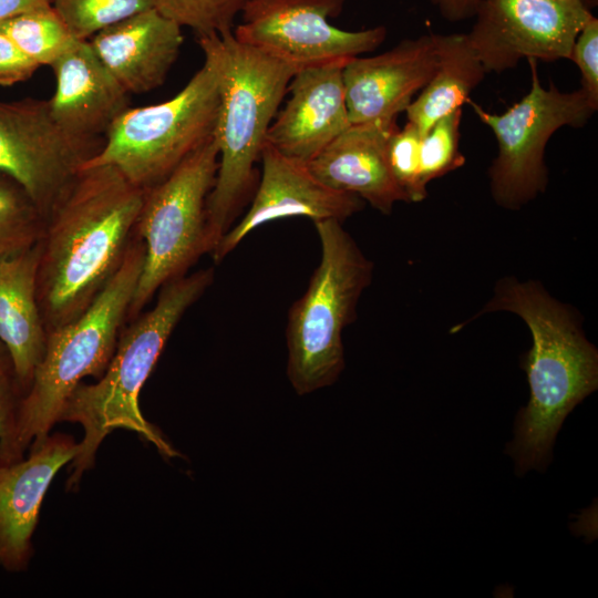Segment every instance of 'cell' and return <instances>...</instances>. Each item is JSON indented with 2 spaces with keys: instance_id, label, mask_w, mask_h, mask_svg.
<instances>
[{
  "instance_id": "6da1fadb",
  "label": "cell",
  "mask_w": 598,
  "mask_h": 598,
  "mask_svg": "<svg viewBox=\"0 0 598 598\" xmlns=\"http://www.w3.org/2000/svg\"><path fill=\"white\" fill-rule=\"evenodd\" d=\"M145 189L111 165L82 168L45 218L38 302L47 332L78 318L118 269Z\"/></svg>"
},
{
  "instance_id": "7a4b0ae2",
  "label": "cell",
  "mask_w": 598,
  "mask_h": 598,
  "mask_svg": "<svg viewBox=\"0 0 598 598\" xmlns=\"http://www.w3.org/2000/svg\"><path fill=\"white\" fill-rule=\"evenodd\" d=\"M519 316L532 333L533 346L522 358L530 390L528 404L515 421L514 440L506 452L518 475L544 471L570 411L598 386V353L586 339L576 316L540 283L499 280L494 296L475 316L492 311Z\"/></svg>"
},
{
  "instance_id": "3957f363",
  "label": "cell",
  "mask_w": 598,
  "mask_h": 598,
  "mask_svg": "<svg viewBox=\"0 0 598 598\" xmlns=\"http://www.w3.org/2000/svg\"><path fill=\"white\" fill-rule=\"evenodd\" d=\"M215 71L219 109L214 138L218 169L206 202L210 254L254 195L255 163L296 70L239 42L233 31L197 37Z\"/></svg>"
},
{
  "instance_id": "277c9868",
  "label": "cell",
  "mask_w": 598,
  "mask_h": 598,
  "mask_svg": "<svg viewBox=\"0 0 598 598\" xmlns=\"http://www.w3.org/2000/svg\"><path fill=\"white\" fill-rule=\"evenodd\" d=\"M213 279L214 270L208 268L165 283L155 306L118 337L102 377L92 384L80 383L70 395L59 422L79 423L84 433L71 461L69 488L76 486L84 472L93 466L99 446L116 429L136 432L165 457L181 456L145 420L138 398L178 321Z\"/></svg>"
},
{
  "instance_id": "5b68a950",
  "label": "cell",
  "mask_w": 598,
  "mask_h": 598,
  "mask_svg": "<svg viewBox=\"0 0 598 598\" xmlns=\"http://www.w3.org/2000/svg\"><path fill=\"white\" fill-rule=\"evenodd\" d=\"M144 255V244L136 235L118 269L90 306L74 320L47 332L44 353L21 401L14 429L0 443V465L22 460L27 450L49 435L82 379L102 377L128 316Z\"/></svg>"
},
{
  "instance_id": "8992f818",
  "label": "cell",
  "mask_w": 598,
  "mask_h": 598,
  "mask_svg": "<svg viewBox=\"0 0 598 598\" xmlns=\"http://www.w3.org/2000/svg\"><path fill=\"white\" fill-rule=\"evenodd\" d=\"M321 259L289 309L288 378L300 395L332 384L344 368L343 329L355 319L373 264L336 219L313 221Z\"/></svg>"
},
{
  "instance_id": "52a82bcc",
  "label": "cell",
  "mask_w": 598,
  "mask_h": 598,
  "mask_svg": "<svg viewBox=\"0 0 598 598\" xmlns=\"http://www.w3.org/2000/svg\"><path fill=\"white\" fill-rule=\"evenodd\" d=\"M219 109L215 71L204 61L183 90L158 104L126 109L82 168L111 165L148 189L214 135Z\"/></svg>"
},
{
  "instance_id": "ba28073f",
  "label": "cell",
  "mask_w": 598,
  "mask_h": 598,
  "mask_svg": "<svg viewBox=\"0 0 598 598\" xmlns=\"http://www.w3.org/2000/svg\"><path fill=\"white\" fill-rule=\"evenodd\" d=\"M214 135L162 182L145 190L135 234L144 244V264L128 309L137 315L165 283L186 275L210 252L206 202L218 169Z\"/></svg>"
},
{
  "instance_id": "9c48e42d",
  "label": "cell",
  "mask_w": 598,
  "mask_h": 598,
  "mask_svg": "<svg viewBox=\"0 0 598 598\" xmlns=\"http://www.w3.org/2000/svg\"><path fill=\"white\" fill-rule=\"evenodd\" d=\"M530 89L502 114L487 112L467 100L478 120L493 132L497 155L489 169L491 193L506 209H519L545 192L548 172L547 143L564 126L582 127L597 111L579 87L565 92L554 83L545 87L535 59H527Z\"/></svg>"
},
{
  "instance_id": "30bf717a",
  "label": "cell",
  "mask_w": 598,
  "mask_h": 598,
  "mask_svg": "<svg viewBox=\"0 0 598 598\" xmlns=\"http://www.w3.org/2000/svg\"><path fill=\"white\" fill-rule=\"evenodd\" d=\"M346 0H250L233 31L241 43L293 68L296 72L349 60L380 47L382 25L348 31L331 25Z\"/></svg>"
},
{
  "instance_id": "8fae6325",
  "label": "cell",
  "mask_w": 598,
  "mask_h": 598,
  "mask_svg": "<svg viewBox=\"0 0 598 598\" xmlns=\"http://www.w3.org/2000/svg\"><path fill=\"white\" fill-rule=\"evenodd\" d=\"M102 144L65 132L48 100L0 101V173L24 189L44 219Z\"/></svg>"
},
{
  "instance_id": "7c38bea8",
  "label": "cell",
  "mask_w": 598,
  "mask_h": 598,
  "mask_svg": "<svg viewBox=\"0 0 598 598\" xmlns=\"http://www.w3.org/2000/svg\"><path fill=\"white\" fill-rule=\"evenodd\" d=\"M592 16L582 0H482L467 37L486 72L501 74L523 59L569 60Z\"/></svg>"
},
{
  "instance_id": "4fadbf2b",
  "label": "cell",
  "mask_w": 598,
  "mask_h": 598,
  "mask_svg": "<svg viewBox=\"0 0 598 598\" xmlns=\"http://www.w3.org/2000/svg\"><path fill=\"white\" fill-rule=\"evenodd\" d=\"M261 178L243 219L219 240L212 255L216 264L231 252L258 227L282 218L303 216L313 221L343 223L360 212L364 202L354 194L333 189L318 178L307 164L289 158L265 143L260 155Z\"/></svg>"
},
{
  "instance_id": "5bb4252c",
  "label": "cell",
  "mask_w": 598,
  "mask_h": 598,
  "mask_svg": "<svg viewBox=\"0 0 598 598\" xmlns=\"http://www.w3.org/2000/svg\"><path fill=\"white\" fill-rule=\"evenodd\" d=\"M436 65L433 33L404 39L378 55L349 60L342 78L351 124L395 121L427 84Z\"/></svg>"
},
{
  "instance_id": "9a60e30c",
  "label": "cell",
  "mask_w": 598,
  "mask_h": 598,
  "mask_svg": "<svg viewBox=\"0 0 598 598\" xmlns=\"http://www.w3.org/2000/svg\"><path fill=\"white\" fill-rule=\"evenodd\" d=\"M344 64L295 73L288 85L290 97L269 126L266 144L307 164L351 125L342 78Z\"/></svg>"
},
{
  "instance_id": "2e32d148",
  "label": "cell",
  "mask_w": 598,
  "mask_h": 598,
  "mask_svg": "<svg viewBox=\"0 0 598 598\" xmlns=\"http://www.w3.org/2000/svg\"><path fill=\"white\" fill-rule=\"evenodd\" d=\"M79 442L48 435L28 457L0 465V566L23 570L32 556V536L42 502L58 472L75 457Z\"/></svg>"
},
{
  "instance_id": "e0dca14e",
  "label": "cell",
  "mask_w": 598,
  "mask_h": 598,
  "mask_svg": "<svg viewBox=\"0 0 598 598\" xmlns=\"http://www.w3.org/2000/svg\"><path fill=\"white\" fill-rule=\"evenodd\" d=\"M396 122L351 124L307 167L324 185L354 194L382 214L399 202L409 203L388 162V141Z\"/></svg>"
},
{
  "instance_id": "ac0fdd59",
  "label": "cell",
  "mask_w": 598,
  "mask_h": 598,
  "mask_svg": "<svg viewBox=\"0 0 598 598\" xmlns=\"http://www.w3.org/2000/svg\"><path fill=\"white\" fill-rule=\"evenodd\" d=\"M183 40L182 27L152 8L100 30L87 42L128 94H143L164 83Z\"/></svg>"
},
{
  "instance_id": "d6986e66",
  "label": "cell",
  "mask_w": 598,
  "mask_h": 598,
  "mask_svg": "<svg viewBox=\"0 0 598 598\" xmlns=\"http://www.w3.org/2000/svg\"><path fill=\"white\" fill-rule=\"evenodd\" d=\"M55 90L49 102L55 122L69 134L96 140L128 109V93L79 40L51 65Z\"/></svg>"
},
{
  "instance_id": "ffe728a7",
  "label": "cell",
  "mask_w": 598,
  "mask_h": 598,
  "mask_svg": "<svg viewBox=\"0 0 598 598\" xmlns=\"http://www.w3.org/2000/svg\"><path fill=\"white\" fill-rule=\"evenodd\" d=\"M39 260L40 241L0 259V341L25 393L47 342L37 291Z\"/></svg>"
},
{
  "instance_id": "44dd1931",
  "label": "cell",
  "mask_w": 598,
  "mask_h": 598,
  "mask_svg": "<svg viewBox=\"0 0 598 598\" xmlns=\"http://www.w3.org/2000/svg\"><path fill=\"white\" fill-rule=\"evenodd\" d=\"M437 65L427 84L405 109L408 122L423 136L442 116L462 109L487 74L467 33L435 34Z\"/></svg>"
},
{
  "instance_id": "7402d4cb",
  "label": "cell",
  "mask_w": 598,
  "mask_h": 598,
  "mask_svg": "<svg viewBox=\"0 0 598 598\" xmlns=\"http://www.w3.org/2000/svg\"><path fill=\"white\" fill-rule=\"evenodd\" d=\"M0 30L39 66H51L79 41L52 4L18 14Z\"/></svg>"
},
{
  "instance_id": "603a6c76",
  "label": "cell",
  "mask_w": 598,
  "mask_h": 598,
  "mask_svg": "<svg viewBox=\"0 0 598 598\" xmlns=\"http://www.w3.org/2000/svg\"><path fill=\"white\" fill-rule=\"evenodd\" d=\"M44 225V217L24 189L0 173V259L38 244Z\"/></svg>"
},
{
  "instance_id": "cb8c5ba5",
  "label": "cell",
  "mask_w": 598,
  "mask_h": 598,
  "mask_svg": "<svg viewBox=\"0 0 598 598\" xmlns=\"http://www.w3.org/2000/svg\"><path fill=\"white\" fill-rule=\"evenodd\" d=\"M52 7L79 40L155 7V0H52Z\"/></svg>"
},
{
  "instance_id": "d4e9b609",
  "label": "cell",
  "mask_w": 598,
  "mask_h": 598,
  "mask_svg": "<svg viewBox=\"0 0 598 598\" xmlns=\"http://www.w3.org/2000/svg\"><path fill=\"white\" fill-rule=\"evenodd\" d=\"M463 109L439 118L431 128L421 136L420 163L421 182L424 187L431 181L442 177L465 164L460 152V126Z\"/></svg>"
},
{
  "instance_id": "484cf974",
  "label": "cell",
  "mask_w": 598,
  "mask_h": 598,
  "mask_svg": "<svg viewBox=\"0 0 598 598\" xmlns=\"http://www.w3.org/2000/svg\"><path fill=\"white\" fill-rule=\"evenodd\" d=\"M250 0H155L164 17L195 31L197 37L233 31L238 13Z\"/></svg>"
},
{
  "instance_id": "4316f807",
  "label": "cell",
  "mask_w": 598,
  "mask_h": 598,
  "mask_svg": "<svg viewBox=\"0 0 598 598\" xmlns=\"http://www.w3.org/2000/svg\"><path fill=\"white\" fill-rule=\"evenodd\" d=\"M420 142L417 128L408 121L388 141L386 155L391 173L409 203L422 202L427 196V189L421 182Z\"/></svg>"
},
{
  "instance_id": "83f0119b",
  "label": "cell",
  "mask_w": 598,
  "mask_h": 598,
  "mask_svg": "<svg viewBox=\"0 0 598 598\" xmlns=\"http://www.w3.org/2000/svg\"><path fill=\"white\" fill-rule=\"evenodd\" d=\"M580 72V89L598 110V19L592 16L578 33L570 52Z\"/></svg>"
},
{
  "instance_id": "f1b7e54d",
  "label": "cell",
  "mask_w": 598,
  "mask_h": 598,
  "mask_svg": "<svg viewBox=\"0 0 598 598\" xmlns=\"http://www.w3.org/2000/svg\"><path fill=\"white\" fill-rule=\"evenodd\" d=\"M24 394L10 354L0 341V443L12 433Z\"/></svg>"
},
{
  "instance_id": "f546056e",
  "label": "cell",
  "mask_w": 598,
  "mask_h": 598,
  "mask_svg": "<svg viewBox=\"0 0 598 598\" xmlns=\"http://www.w3.org/2000/svg\"><path fill=\"white\" fill-rule=\"evenodd\" d=\"M39 65L0 30V86H12L30 79Z\"/></svg>"
},
{
  "instance_id": "4dcf8cb0",
  "label": "cell",
  "mask_w": 598,
  "mask_h": 598,
  "mask_svg": "<svg viewBox=\"0 0 598 598\" xmlns=\"http://www.w3.org/2000/svg\"><path fill=\"white\" fill-rule=\"evenodd\" d=\"M482 0H430L440 14L450 22L474 18Z\"/></svg>"
},
{
  "instance_id": "1f68e13d",
  "label": "cell",
  "mask_w": 598,
  "mask_h": 598,
  "mask_svg": "<svg viewBox=\"0 0 598 598\" xmlns=\"http://www.w3.org/2000/svg\"><path fill=\"white\" fill-rule=\"evenodd\" d=\"M51 3L52 0H0V24L18 14Z\"/></svg>"
},
{
  "instance_id": "d6a6232c",
  "label": "cell",
  "mask_w": 598,
  "mask_h": 598,
  "mask_svg": "<svg viewBox=\"0 0 598 598\" xmlns=\"http://www.w3.org/2000/svg\"><path fill=\"white\" fill-rule=\"evenodd\" d=\"M582 1L590 10L597 7L598 4V0H582Z\"/></svg>"
}]
</instances>
